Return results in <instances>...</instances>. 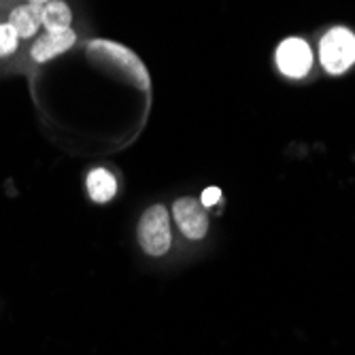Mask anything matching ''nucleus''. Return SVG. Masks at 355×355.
Instances as JSON below:
<instances>
[{
  "mask_svg": "<svg viewBox=\"0 0 355 355\" xmlns=\"http://www.w3.org/2000/svg\"><path fill=\"white\" fill-rule=\"evenodd\" d=\"M85 55L98 67L119 75L141 92L151 89V75L141 55L123 43L111 39H89L85 43Z\"/></svg>",
  "mask_w": 355,
  "mask_h": 355,
  "instance_id": "f257e3e1",
  "label": "nucleus"
},
{
  "mask_svg": "<svg viewBox=\"0 0 355 355\" xmlns=\"http://www.w3.org/2000/svg\"><path fill=\"white\" fill-rule=\"evenodd\" d=\"M319 62L328 75H345L355 64V35L345 26L330 28L319 41Z\"/></svg>",
  "mask_w": 355,
  "mask_h": 355,
  "instance_id": "f03ea898",
  "label": "nucleus"
},
{
  "mask_svg": "<svg viewBox=\"0 0 355 355\" xmlns=\"http://www.w3.org/2000/svg\"><path fill=\"white\" fill-rule=\"evenodd\" d=\"M139 243L143 251L151 257H162L171 251L173 230H171V211L164 205L149 207L139 221L137 228Z\"/></svg>",
  "mask_w": 355,
  "mask_h": 355,
  "instance_id": "7ed1b4c3",
  "label": "nucleus"
},
{
  "mask_svg": "<svg viewBox=\"0 0 355 355\" xmlns=\"http://www.w3.org/2000/svg\"><path fill=\"white\" fill-rule=\"evenodd\" d=\"M77 43H79V35L75 32V28L53 30V32L43 30L35 41H30L26 45V60L32 67H43V64L69 53Z\"/></svg>",
  "mask_w": 355,
  "mask_h": 355,
  "instance_id": "20e7f679",
  "label": "nucleus"
},
{
  "mask_svg": "<svg viewBox=\"0 0 355 355\" xmlns=\"http://www.w3.org/2000/svg\"><path fill=\"white\" fill-rule=\"evenodd\" d=\"M313 49L311 45L300 37H289L283 39L275 51L277 69L283 77L289 79H302L313 69Z\"/></svg>",
  "mask_w": 355,
  "mask_h": 355,
  "instance_id": "39448f33",
  "label": "nucleus"
},
{
  "mask_svg": "<svg viewBox=\"0 0 355 355\" xmlns=\"http://www.w3.org/2000/svg\"><path fill=\"white\" fill-rule=\"evenodd\" d=\"M171 215L177 223L179 232L189 241H202L209 232V215L207 209L196 198H177L171 207Z\"/></svg>",
  "mask_w": 355,
  "mask_h": 355,
  "instance_id": "423d86ee",
  "label": "nucleus"
},
{
  "mask_svg": "<svg viewBox=\"0 0 355 355\" xmlns=\"http://www.w3.org/2000/svg\"><path fill=\"white\" fill-rule=\"evenodd\" d=\"M0 11L5 13L7 21L15 28L19 39L28 45L30 41H35L41 32V7L24 3V0H0Z\"/></svg>",
  "mask_w": 355,
  "mask_h": 355,
  "instance_id": "0eeeda50",
  "label": "nucleus"
},
{
  "mask_svg": "<svg viewBox=\"0 0 355 355\" xmlns=\"http://www.w3.org/2000/svg\"><path fill=\"white\" fill-rule=\"evenodd\" d=\"M85 189H87V196L92 202L107 205L115 198V193H117V179L109 168L96 166L85 177Z\"/></svg>",
  "mask_w": 355,
  "mask_h": 355,
  "instance_id": "6e6552de",
  "label": "nucleus"
},
{
  "mask_svg": "<svg viewBox=\"0 0 355 355\" xmlns=\"http://www.w3.org/2000/svg\"><path fill=\"white\" fill-rule=\"evenodd\" d=\"M73 9L67 0H49L47 5L41 7V24L43 30L53 32V30H69L73 28Z\"/></svg>",
  "mask_w": 355,
  "mask_h": 355,
  "instance_id": "1a4fd4ad",
  "label": "nucleus"
},
{
  "mask_svg": "<svg viewBox=\"0 0 355 355\" xmlns=\"http://www.w3.org/2000/svg\"><path fill=\"white\" fill-rule=\"evenodd\" d=\"M24 41L15 32V28L7 21L5 13L0 11V62H13L15 58L21 55Z\"/></svg>",
  "mask_w": 355,
  "mask_h": 355,
  "instance_id": "9d476101",
  "label": "nucleus"
},
{
  "mask_svg": "<svg viewBox=\"0 0 355 355\" xmlns=\"http://www.w3.org/2000/svg\"><path fill=\"white\" fill-rule=\"evenodd\" d=\"M221 202V189L219 187H207V189H202V193H200V205L205 207V209H211V207H215V205H219Z\"/></svg>",
  "mask_w": 355,
  "mask_h": 355,
  "instance_id": "9b49d317",
  "label": "nucleus"
},
{
  "mask_svg": "<svg viewBox=\"0 0 355 355\" xmlns=\"http://www.w3.org/2000/svg\"><path fill=\"white\" fill-rule=\"evenodd\" d=\"M24 3H30V5H37V7H43V5H47L49 0H24Z\"/></svg>",
  "mask_w": 355,
  "mask_h": 355,
  "instance_id": "f8f14e48",
  "label": "nucleus"
}]
</instances>
